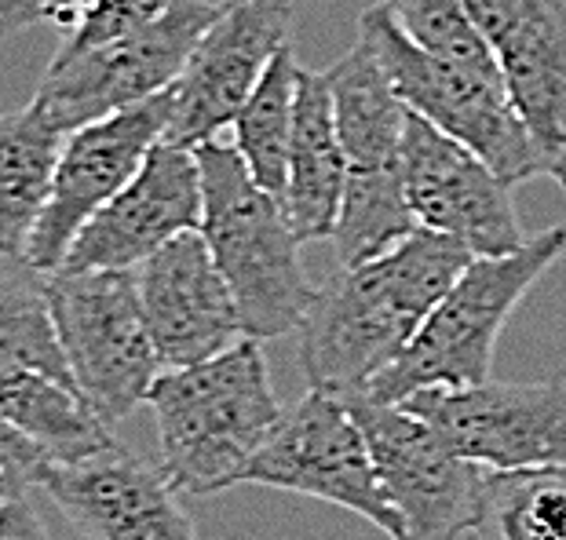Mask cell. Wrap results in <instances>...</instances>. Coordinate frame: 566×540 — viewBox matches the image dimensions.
<instances>
[{"label": "cell", "mask_w": 566, "mask_h": 540, "mask_svg": "<svg viewBox=\"0 0 566 540\" xmlns=\"http://www.w3.org/2000/svg\"><path fill=\"white\" fill-rule=\"evenodd\" d=\"M38 489L88 540H198L161 467L132 457L122 442L74 464H48Z\"/></svg>", "instance_id": "cell-16"}, {"label": "cell", "mask_w": 566, "mask_h": 540, "mask_svg": "<svg viewBox=\"0 0 566 540\" xmlns=\"http://www.w3.org/2000/svg\"><path fill=\"white\" fill-rule=\"evenodd\" d=\"M0 540H52L44 519L30 500V489L0 500Z\"/></svg>", "instance_id": "cell-30"}, {"label": "cell", "mask_w": 566, "mask_h": 540, "mask_svg": "<svg viewBox=\"0 0 566 540\" xmlns=\"http://www.w3.org/2000/svg\"><path fill=\"white\" fill-rule=\"evenodd\" d=\"M220 4L212 0H172L165 15L125 38L66 59L55 55L33 103H41L52 121L74 131L172 88Z\"/></svg>", "instance_id": "cell-8"}, {"label": "cell", "mask_w": 566, "mask_h": 540, "mask_svg": "<svg viewBox=\"0 0 566 540\" xmlns=\"http://www.w3.org/2000/svg\"><path fill=\"white\" fill-rule=\"evenodd\" d=\"M168 4H172V0H99V8H95L77 30L63 33V44H59L55 55L66 59L77 52H88L95 44L125 38V33L147 27V22L165 15Z\"/></svg>", "instance_id": "cell-27"}, {"label": "cell", "mask_w": 566, "mask_h": 540, "mask_svg": "<svg viewBox=\"0 0 566 540\" xmlns=\"http://www.w3.org/2000/svg\"><path fill=\"white\" fill-rule=\"evenodd\" d=\"M22 489H27V486L19 483V475L11 472V467H8L4 460H0V500L15 497V494H22Z\"/></svg>", "instance_id": "cell-33"}, {"label": "cell", "mask_w": 566, "mask_h": 540, "mask_svg": "<svg viewBox=\"0 0 566 540\" xmlns=\"http://www.w3.org/2000/svg\"><path fill=\"white\" fill-rule=\"evenodd\" d=\"M201 168V237L231 285L245 336L274 340L300 329L315 285L300 263V237L279 194L252 179L238 147L205 139L195 147Z\"/></svg>", "instance_id": "cell-3"}, {"label": "cell", "mask_w": 566, "mask_h": 540, "mask_svg": "<svg viewBox=\"0 0 566 540\" xmlns=\"http://www.w3.org/2000/svg\"><path fill=\"white\" fill-rule=\"evenodd\" d=\"M242 483L336 504L373 522L384 537L406 540L402 515L384 494L366 431L340 394L307 388L249 460Z\"/></svg>", "instance_id": "cell-7"}, {"label": "cell", "mask_w": 566, "mask_h": 540, "mask_svg": "<svg viewBox=\"0 0 566 540\" xmlns=\"http://www.w3.org/2000/svg\"><path fill=\"white\" fill-rule=\"evenodd\" d=\"M48 304L84 402L106 424L147 405L165 366L143 318L136 271H52Z\"/></svg>", "instance_id": "cell-6"}, {"label": "cell", "mask_w": 566, "mask_h": 540, "mask_svg": "<svg viewBox=\"0 0 566 540\" xmlns=\"http://www.w3.org/2000/svg\"><path fill=\"white\" fill-rule=\"evenodd\" d=\"M417 215L409 209L406 183L395 168H347L340 220L329 242L336 245L340 267L384 256L417 231Z\"/></svg>", "instance_id": "cell-23"}, {"label": "cell", "mask_w": 566, "mask_h": 540, "mask_svg": "<svg viewBox=\"0 0 566 540\" xmlns=\"http://www.w3.org/2000/svg\"><path fill=\"white\" fill-rule=\"evenodd\" d=\"M541 4H545V0H464L468 15H472V22L490 41L493 52H497V44L509 41Z\"/></svg>", "instance_id": "cell-28"}, {"label": "cell", "mask_w": 566, "mask_h": 540, "mask_svg": "<svg viewBox=\"0 0 566 540\" xmlns=\"http://www.w3.org/2000/svg\"><path fill=\"white\" fill-rule=\"evenodd\" d=\"M172 121V88L74 128L55 165L52 198L30 234L27 260L44 274L63 267L81 226L139 172Z\"/></svg>", "instance_id": "cell-10"}, {"label": "cell", "mask_w": 566, "mask_h": 540, "mask_svg": "<svg viewBox=\"0 0 566 540\" xmlns=\"http://www.w3.org/2000/svg\"><path fill=\"white\" fill-rule=\"evenodd\" d=\"M399 172L420 226L457 237L475 256H509L526 245L512 183L413 110L406 114Z\"/></svg>", "instance_id": "cell-12"}, {"label": "cell", "mask_w": 566, "mask_h": 540, "mask_svg": "<svg viewBox=\"0 0 566 540\" xmlns=\"http://www.w3.org/2000/svg\"><path fill=\"white\" fill-rule=\"evenodd\" d=\"M453 453L490 472L566 467V383H497L420 388L402 399Z\"/></svg>", "instance_id": "cell-11"}, {"label": "cell", "mask_w": 566, "mask_h": 540, "mask_svg": "<svg viewBox=\"0 0 566 540\" xmlns=\"http://www.w3.org/2000/svg\"><path fill=\"white\" fill-rule=\"evenodd\" d=\"M0 460H4L11 472L19 475V483L27 486V489H38L44 467H48L44 453L33 446L30 438H22L4 416H0Z\"/></svg>", "instance_id": "cell-29"}, {"label": "cell", "mask_w": 566, "mask_h": 540, "mask_svg": "<svg viewBox=\"0 0 566 540\" xmlns=\"http://www.w3.org/2000/svg\"><path fill=\"white\" fill-rule=\"evenodd\" d=\"M472 260L457 237L417 226L384 256L336 271L300 321V369L311 388L366 394Z\"/></svg>", "instance_id": "cell-1"}, {"label": "cell", "mask_w": 566, "mask_h": 540, "mask_svg": "<svg viewBox=\"0 0 566 540\" xmlns=\"http://www.w3.org/2000/svg\"><path fill=\"white\" fill-rule=\"evenodd\" d=\"M333 92V117L344 142L347 168H395L409 106L391 88L388 74L358 38L340 63L325 70Z\"/></svg>", "instance_id": "cell-21"}, {"label": "cell", "mask_w": 566, "mask_h": 540, "mask_svg": "<svg viewBox=\"0 0 566 540\" xmlns=\"http://www.w3.org/2000/svg\"><path fill=\"white\" fill-rule=\"evenodd\" d=\"M296 84L300 63L293 55V44H285L271 59L268 74L252 88L245 106L234 117V147L249 165L252 179L282 198L285 190V165H289V142H293V117H296Z\"/></svg>", "instance_id": "cell-24"}, {"label": "cell", "mask_w": 566, "mask_h": 540, "mask_svg": "<svg viewBox=\"0 0 566 540\" xmlns=\"http://www.w3.org/2000/svg\"><path fill=\"white\" fill-rule=\"evenodd\" d=\"M52 0H0V41L48 19Z\"/></svg>", "instance_id": "cell-31"}, {"label": "cell", "mask_w": 566, "mask_h": 540, "mask_svg": "<svg viewBox=\"0 0 566 540\" xmlns=\"http://www.w3.org/2000/svg\"><path fill=\"white\" fill-rule=\"evenodd\" d=\"M0 362L38 369L74 388L48 304V274L11 252H0Z\"/></svg>", "instance_id": "cell-22"}, {"label": "cell", "mask_w": 566, "mask_h": 540, "mask_svg": "<svg viewBox=\"0 0 566 540\" xmlns=\"http://www.w3.org/2000/svg\"><path fill=\"white\" fill-rule=\"evenodd\" d=\"M158 427V467L176 494L209 497L242 486V472L282 420L263 340L184 369H161L147 394Z\"/></svg>", "instance_id": "cell-2"}, {"label": "cell", "mask_w": 566, "mask_h": 540, "mask_svg": "<svg viewBox=\"0 0 566 540\" xmlns=\"http://www.w3.org/2000/svg\"><path fill=\"white\" fill-rule=\"evenodd\" d=\"M563 252L566 226L559 223L530 234L509 256H475L366 394L402 402L420 388H472L490 380L501 329Z\"/></svg>", "instance_id": "cell-4"}, {"label": "cell", "mask_w": 566, "mask_h": 540, "mask_svg": "<svg viewBox=\"0 0 566 540\" xmlns=\"http://www.w3.org/2000/svg\"><path fill=\"white\" fill-rule=\"evenodd\" d=\"M347 183L344 142L333 117V92L325 70L300 66L293 142H289L282 205L300 242H325L340 220Z\"/></svg>", "instance_id": "cell-18"}, {"label": "cell", "mask_w": 566, "mask_h": 540, "mask_svg": "<svg viewBox=\"0 0 566 540\" xmlns=\"http://www.w3.org/2000/svg\"><path fill=\"white\" fill-rule=\"evenodd\" d=\"M497 63L515 110L534 139L541 176L566 190V0H545L509 41Z\"/></svg>", "instance_id": "cell-17"}, {"label": "cell", "mask_w": 566, "mask_h": 540, "mask_svg": "<svg viewBox=\"0 0 566 540\" xmlns=\"http://www.w3.org/2000/svg\"><path fill=\"white\" fill-rule=\"evenodd\" d=\"M377 460L384 494L402 515L406 540H461L475 533L490 467L464 460L436 427L402 402L347 399Z\"/></svg>", "instance_id": "cell-9"}, {"label": "cell", "mask_w": 566, "mask_h": 540, "mask_svg": "<svg viewBox=\"0 0 566 540\" xmlns=\"http://www.w3.org/2000/svg\"><path fill=\"white\" fill-rule=\"evenodd\" d=\"M66 136L70 131L33 99L0 114V252L27 256L33 226L52 198Z\"/></svg>", "instance_id": "cell-20"}, {"label": "cell", "mask_w": 566, "mask_h": 540, "mask_svg": "<svg viewBox=\"0 0 566 540\" xmlns=\"http://www.w3.org/2000/svg\"><path fill=\"white\" fill-rule=\"evenodd\" d=\"M479 540H566V467L486 472Z\"/></svg>", "instance_id": "cell-25"}, {"label": "cell", "mask_w": 566, "mask_h": 540, "mask_svg": "<svg viewBox=\"0 0 566 540\" xmlns=\"http://www.w3.org/2000/svg\"><path fill=\"white\" fill-rule=\"evenodd\" d=\"M195 147L161 139L143 168L81 226L59 271H136L172 237L201 231Z\"/></svg>", "instance_id": "cell-14"}, {"label": "cell", "mask_w": 566, "mask_h": 540, "mask_svg": "<svg viewBox=\"0 0 566 540\" xmlns=\"http://www.w3.org/2000/svg\"><path fill=\"white\" fill-rule=\"evenodd\" d=\"M293 0H220L184 74L172 84V121L165 139L198 147L234 125L271 59L289 44Z\"/></svg>", "instance_id": "cell-13"}, {"label": "cell", "mask_w": 566, "mask_h": 540, "mask_svg": "<svg viewBox=\"0 0 566 540\" xmlns=\"http://www.w3.org/2000/svg\"><path fill=\"white\" fill-rule=\"evenodd\" d=\"M384 8L391 11V19L399 22L406 38L424 47V52L446 59V63L475 70V74L504 77L497 52L479 33L464 0H384Z\"/></svg>", "instance_id": "cell-26"}, {"label": "cell", "mask_w": 566, "mask_h": 540, "mask_svg": "<svg viewBox=\"0 0 566 540\" xmlns=\"http://www.w3.org/2000/svg\"><path fill=\"white\" fill-rule=\"evenodd\" d=\"M95 8H99V0H52V8H48V22H55L59 30L70 33V30H77Z\"/></svg>", "instance_id": "cell-32"}, {"label": "cell", "mask_w": 566, "mask_h": 540, "mask_svg": "<svg viewBox=\"0 0 566 540\" xmlns=\"http://www.w3.org/2000/svg\"><path fill=\"white\" fill-rule=\"evenodd\" d=\"M358 38L377 55L391 88L399 92L409 110L428 117L439 131L475 150L504 183L520 187L541 176L534 139L504 88V77L475 74V70L424 52L399 30L384 0L358 15Z\"/></svg>", "instance_id": "cell-5"}, {"label": "cell", "mask_w": 566, "mask_h": 540, "mask_svg": "<svg viewBox=\"0 0 566 540\" xmlns=\"http://www.w3.org/2000/svg\"><path fill=\"white\" fill-rule=\"evenodd\" d=\"M136 289L150 340L165 369H184L245 340L231 285L201 231L172 237L136 267Z\"/></svg>", "instance_id": "cell-15"}, {"label": "cell", "mask_w": 566, "mask_h": 540, "mask_svg": "<svg viewBox=\"0 0 566 540\" xmlns=\"http://www.w3.org/2000/svg\"><path fill=\"white\" fill-rule=\"evenodd\" d=\"M0 416L38 446L48 464H74L117 446L111 424L70 383L0 362Z\"/></svg>", "instance_id": "cell-19"}]
</instances>
